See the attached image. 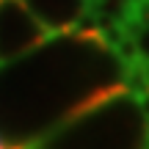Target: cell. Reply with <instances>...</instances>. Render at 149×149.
Here are the masks:
<instances>
[{"label": "cell", "instance_id": "cell-1", "mask_svg": "<svg viewBox=\"0 0 149 149\" xmlns=\"http://www.w3.org/2000/svg\"><path fill=\"white\" fill-rule=\"evenodd\" d=\"M50 39L53 33L31 14L22 0H0V66L42 50V44Z\"/></svg>", "mask_w": 149, "mask_h": 149}, {"label": "cell", "instance_id": "cell-2", "mask_svg": "<svg viewBox=\"0 0 149 149\" xmlns=\"http://www.w3.org/2000/svg\"><path fill=\"white\" fill-rule=\"evenodd\" d=\"M22 3L53 36L72 33L77 22L91 11V0H22Z\"/></svg>", "mask_w": 149, "mask_h": 149}, {"label": "cell", "instance_id": "cell-3", "mask_svg": "<svg viewBox=\"0 0 149 149\" xmlns=\"http://www.w3.org/2000/svg\"><path fill=\"white\" fill-rule=\"evenodd\" d=\"M124 33L133 36L135 42V50H138V58L149 64V22H141V19H127L124 22Z\"/></svg>", "mask_w": 149, "mask_h": 149}, {"label": "cell", "instance_id": "cell-4", "mask_svg": "<svg viewBox=\"0 0 149 149\" xmlns=\"http://www.w3.org/2000/svg\"><path fill=\"white\" fill-rule=\"evenodd\" d=\"M0 146H11V144H8V141H3V135H0Z\"/></svg>", "mask_w": 149, "mask_h": 149}, {"label": "cell", "instance_id": "cell-5", "mask_svg": "<svg viewBox=\"0 0 149 149\" xmlns=\"http://www.w3.org/2000/svg\"><path fill=\"white\" fill-rule=\"evenodd\" d=\"M146 144H149V133H146Z\"/></svg>", "mask_w": 149, "mask_h": 149}]
</instances>
